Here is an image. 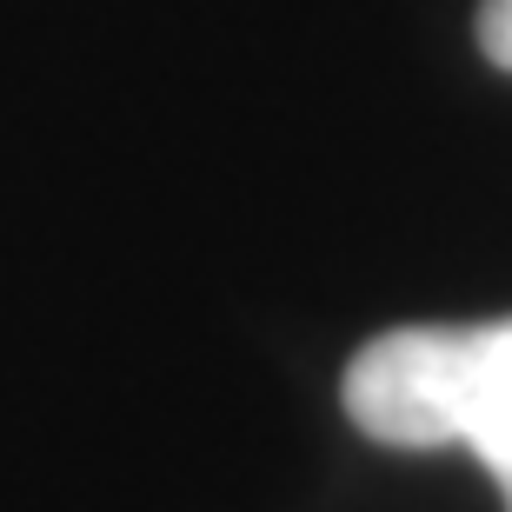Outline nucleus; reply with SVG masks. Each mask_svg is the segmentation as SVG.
I'll return each mask as SVG.
<instances>
[{
  "label": "nucleus",
  "mask_w": 512,
  "mask_h": 512,
  "mask_svg": "<svg viewBox=\"0 0 512 512\" xmlns=\"http://www.w3.org/2000/svg\"><path fill=\"white\" fill-rule=\"evenodd\" d=\"M459 446L512 493V320L459 326Z\"/></svg>",
  "instance_id": "f03ea898"
},
{
  "label": "nucleus",
  "mask_w": 512,
  "mask_h": 512,
  "mask_svg": "<svg viewBox=\"0 0 512 512\" xmlns=\"http://www.w3.org/2000/svg\"><path fill=\"white\" fill-rule=\"evenodd\" d=\"M506 512H512V493H506Z\"/></svg>",
  "instance_id": "20e7f679"
},
{
  "label": "nucleus",
  "mask_w": 512,
  "mask_h": 512,
  "mask_svg": "<svg viewBox=\"0 0 512 512\" xmlns=\"http://www.w3.org/2000/svg\"><path fill=\"white\" fill-rule=\"evenodd\" d=\"M346 413L399 453L459 446V326H393L346 366Z\"/></svg>",
  "instance_id": "f257e3e1"
},
{
  "label": "nucleus",
  "mask_w": 512,
  "mask_h": 512,
  "mask_svg": "<svg viewBox=\"0 0 512 512\" xmlns=\"http://www.w3.org/2000/svg\"><path fill=\"white\" fill-rule=\"evenodd\" d=\"M479 54L512 74V0H486L479 7Z\"/></svg>",
  "instance_id": "7ed1b4c3"
}]
</instances>
